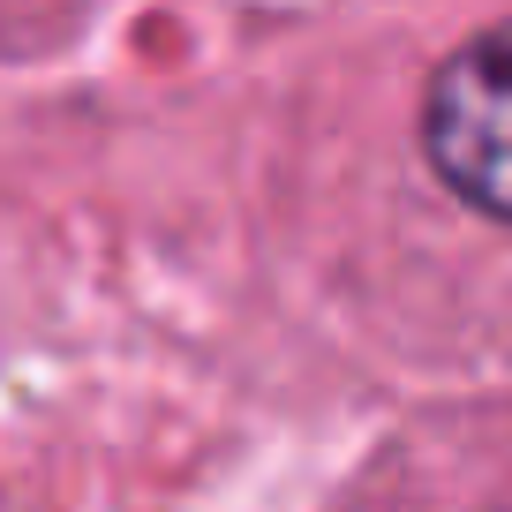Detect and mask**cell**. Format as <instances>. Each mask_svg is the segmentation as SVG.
Here are the masks:
<instances>
[{"instance_id": "6da1fadb", "label": "cell", "mask_w": 512, "mask_h": 512, "mask_svg": "<svg viewBox=\"0 0 512 512\" xmlns=\"http://www.w3.org/2000/svg\"><path fill=\"white\" fill-rule=\"evenodd\" d=\"M422 151L490 219H512V23L467 38L422 98Z\"/></svg>"}]
</instances>
